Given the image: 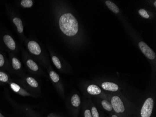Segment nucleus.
I'll return each instance as SVG.
<instances>
[{"label":"nucleus","mask_w":156,"mask_h":117,"mask_svg":"<svg viewBox=\"0 0 156 117\" xmlns=\"http://www.w3.org/2000/svg\"><path fill=\"white\" fill-rule=\"evenodd\" d=\"M59 26L63 33L67 36H73L79 30L78 21L71 13L64 14L59 20Z\"/></svg>","instance_id":"1"},{"label":"nucleus","mask_w":156,"mask_h":117,"mask_svg":"<svg viewBox=\"0 0 156 117\" xmlns=\"http://www.w3.org/2000/svg\"><path fill=\"white\" fill-rule=\"evenodd\" d=\"M154 101L153 98H149L146 100L141 110V117H150L153 109Z\"/></svg>","instance_id":"2"},{"label":"nucleus","mask_w":156,"mask_h":117,"mask_svg":"<svg viewBox=\"0 0 156 117\" xmlns=\"http://www.w3.org/2000/svg\"><path fill=\"white\" fill-rule=\"evenodd\" d=\"M140 49L144 55L149 59L153 60L156 57V54L153 50L148 45L143 41H141L138 44Z\"/></svg>","instance_id":"3"},{"label":"nucleus","mask_w":156,"mask_h":117,"mask_svg":"<svg viewBox=\"0 0 156 117\" xmlns=\"http://www.w3.org/2000/svg\"><path fill=\"white\" fill-rule=\"evenodd\" d=\"M112 108L117 113H122L125 111V107L123 102L118 96H114L111 99Z\"/></svg>","instance_id":"4"},{"label":"nucleus","mask_w":156,"mask_h":117,"mask_svg":"<svg viewBox=\"0 0 156 117\" xmlns=\"http://www.w3.org/2000/svg\"><path fill=\"white\" fill-rule=\"evenodd\" d=\"M28 47L29 51L31 53L35 55H39L41 53V48L39 44L35 41H30L28 44Z\"/></svg>","instance_id":"5"},{"label":"nucleus","mask_w":156,"mask_h":117,"mask_svg":"<svg viewBox=\"0 0 156 117\" xmlns=\"http://www.w3.org/2000/svg\"><path fill=\"white\" fill-rule=\"evenodd\" d=\"M4 42L8 49L11 50H14L16 48L15 41L11 36L9 35H4L3 37Z\"/></svg>","instance_id":"6"},{"label":"nucleus","mask_w":156,"mask_h":117,"mask_svg":"<svg viewBox=\"0 0 156 117\" xmlns=\"http://www.w3.org/2000/svg\"><path fill=\"white\" fill-rule=\"evenodd\" d=\"M102 88L106 91H116L119 89L118 86L111 82H104L102 83L101 85Z\"/></svg>","instance_id":"7"},{"label":"nucleus","mask_w":156,"mask_h":117,"mask_svg":"<svg viewBox=\"0 0 156 117\" xmlns=\"http://www.w3.org/2000/svg\"><path fill=\"white\" fill-rule=\"evenodd\" d=\"M88 93L92 95L100 94L101 93V89L95 85H90L87 89Z\"/></svg>","instance_id":"8"},{"label":"nucleus","mask_w":156,"mask_h":117,"mask_svg":"<svg viewBox=\"0 0 156 117\" xmlns=\"http://www.w3.org/2000/svg\"><path fill=\"white\" fill-rule=\"evenodd\" d=\"M13 22L16 26L18 33H22L23 31V23L20 18L15 17L13 19Z\"/></svg>","instance_id":"9"},{"label":"nucleus","mask_w":156,"mask_h":117,"mask_svg":"<svg viewBox=\"0 0 156 117\" xmlns=\"http://www.w3.org/2000/svg\"><path fill=\"white\" fill-rule=\"evenodd\" d=\"M105 3H106L107 7L112 11L114 12L115 13L117 14L119 13L120 10H119V8H118L117 6L114 3H112V1H106Z\"/></svg>","instance_id":"10"},{"label":"nucleus","mask_w":156,"mask_h":117,"mask_svg":"<svg viewBox=\"0 0 156 117\" xmlns=\"http://www.w3.org/2000/svg\"><path fill=\"white\" fill-rule=\"evenodd\" d=\"M10 86L11 89L16 93H19L20 94H23V89H22L20 86L17 83L11 82L10 83Z\"/></svg>","instance_id":"11"},{"label":"nucleus","mask_w":156,"mask_h":117,"mask_svg":"<svg viewBox=\"0 0 156 117\" xmlns=\"http://www.w3.org/2000/svg\"><path fill=\"white\" fill-rule=\"evenodd\" d=\"M12 67L14 70H19L21 68V63L19 60L17 58L13 57L12 59Z\"/></svg>","instance_id":"12"},{"label":"nucleus","mask_w":156,"mask_h":117,"mask_svg":"<svg viewBox=\"0 0 156 117\" xmlns=\"http://www.w3.org/2000/svg\"><path fill=\"white\" fill-rule=\"evenodd\" d=\"M27 65L30 69L33 71H37L39 69L37 64L32 60H28L27 61Z\"/></svg>","instance_id":"13"},{"label":"nucleus","mask_w":156,"mask_h":117,"mask_svg":"<svg viewBox=\"0 0 156 117\" xmlns=\"http://www.w3.org/2000/svg\"><path fill=\"white\" fill-rule=\"evenodd\" d=\"M71 103L75 107L79 106L81 104V99L79 96L77 94L74 95L71 99Z\"/></svg>","instance_id":"14"},{"label":"nucleus","mask_w":156,"mask_h":117,"mask_svg":"<svg viewBox=\"0 0 156 117\" xmlns=\"http://www.w3.org/2000/svg\"><path fill=\"white\" fill-rule=\"evenodd\" d=\"M26 81L27 83L29 84L31 87H34V88H37L38 87V83L37 82L36 80H35V79L33 78H32L31 77H28L27 78Z\"/></svg>","instance_id":"15"},{"label":"nucleus","mask_w":156,"mask_h":117,"mask_svg":"<svg viewBox=\"0 0 156 117\" xmlns=\"http://www.w3.org/2000/svg\"><path fill=\"white\" fill-rule=\"evenodd\" d=\"M102 106L105 110H107L108 111H111L112 110V106L111 104L109 103V102L107 100H104L101 102Z\"/></svg>","instance_id":"16"},{"label":"nucleus","mask_w":156,"mask_h":117,"mask_svg":"<svg viewBox=\"0 0 156 117\" xmlns=\"http://www.w3.org/2000/svg\"><path fill=\"white\" fill-rule=\"evenodd\" d=\"M50 76L53 82H57L59 80V75L53 71H52L50 72Z\"/></svg>","instance_id":"17"},{"label":"nucleus","mask_w":156,"mask_h":117,"mask_svg":"<svg viewBox=\"0 0 156 117\" xmlns=\"http://www.w3.org/2000/svg\"><path fill=\"white\" fill-rule=\"evenodd\" d=\"M21 4L23 7L30 8L32 6L33 1L31 0H23Z\"/></svg>","instance_id":"18"},{"label":"nucleus","mask_w":156,"mask_h":117,"mask_svg":"<svg viewBox=\"0 0 156 117\" xmlns=\"http://www.w3.org/2000/svg\"><path fill=\"white\" fill-rule=\"evenodd\" d=\"M52 60L53 62L54 65L56 66V68L58 69H60L61 68L62 65L60 62V60L59 59V58L56 56H53L52 57Z\"/></svg>","instance_id":"19"},{"label":"nucleus","mask_w":156,"mask_h":117,"mask_svg":"<svg viewBox=\"0 0 156 117\" xmlns=\"http://www.w3.org/2000/svg\"><path fill=\"white\" fill-rule=\"evenodd\" d=\"M8 81V76L3 72L0 71V82H7Z\"/></svg>","instance_id":"20"},{"label":"nucleus","mask_w":156,"mask_h":117,"mask_svg":"<svg viewBox=\"0 0 156 117\" xmlns=\"http://www.w3.org/2000/svg\"><path fill=\"white\" fill-rule=\"evenodd\" d=\"M138 12H139V14L141 16H142V17H144V18L148 19L150 17V16L147 13V11L145 10H144V9H140L138 11Z\"/></svg>","instance_id":"21"},{"label":"nucleus","mask_w":156,"mask_h":117,"mask_svg":"<svg viewBox=\"0 0 156 117\" xmlns=\"http://www.w3.org/2000/svg\"><path fill=\"white\" fill-rule=\"evenodd\" d=\"M91 114L92 117H99V114L95 107H92V108Z\"/></svg>","instance_id":"22"},{"label":"nucleus","mask_w":156,"mask_h":117,"mask_svg":"<svg viewBox=\"0 0 156 117\" xmlns=\"http://www.w3.org/2000/svg\"><path fill=\"white\" fill-rule=\"evenodd\" d=\"M5 64V60L3 54L0 53V68L3 66Z\"/></svg>","instance_id":"23"},{"label":"nucleus","mask_w":156,"mask_h":117,"mask_svg":"<svg viewBox=\"0 0 156 117\" xmlns=\"http://www.w3.org/2000/svg\"><path fill=\"white\" fill-rule=\"evenodd\" d=\"M85 117H92L91 113L90 112V110H86L84 113Z\"/></svg>","instance_id":"24"},{"label":"nucleus","mask_w":156,"mask_h":117,"mask_svg":"<svg viewBox=\"0 0 156 117\" xmlns=\"http://www.w3.org/2000/svg\"><path fill=\"white\" fill-rule=\"evenodd\" d=\"M112 117H118L117 116V115H113V116H112Z\"/></svg>","instance_id":"25"},{"label":"nucleus","mask_w":156,"mask_h":117,"mask_svg":"<svg viewBox=\"0 0 156 117\" xmlns=\"http://www.w3.org/2000/svg\"><path fill=\"white\" fill-rule=\"evenodd\" d=\"M154 6H155V7H156V1H155V2H154Z\"/></svg>","instance_id":"26"},{"label":"nucleus","mask_w":156,"mask_h":117,"mask_svg":"<svg viewBox=\"0 0 156 117\" xmlns=\"http://www.w3.org/2000/svg\"><path fill=\"white\" fill-rule=\"evenodd\" d=\"M0 117H4V116H3V115H1V114L0 113Z\"/></svg>","instance_id":"27"}]
</instances>
